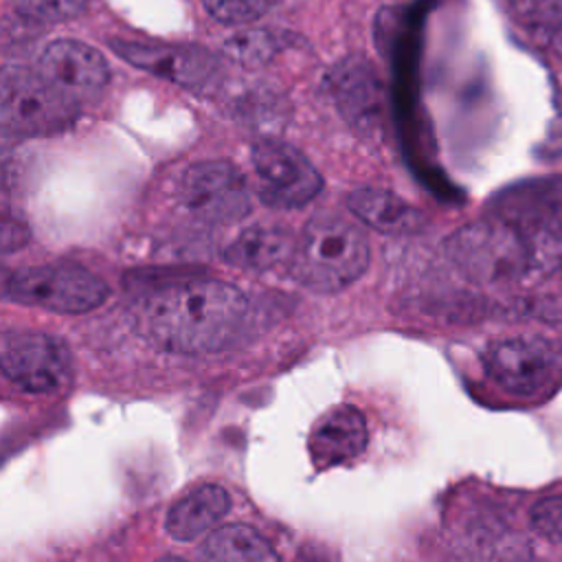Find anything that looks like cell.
<instances>
[{"label":"cell","mask_w":562,"mask_h":562,"mask_svg":"<svg viewBox=\"0 0 562 562\" xmlns=\"http://www.w3.org/2000/svg\"><path fill=\"white\" fill-rule=\"evenodd\" d=\"M11 301L42 307L57 314H81L99 307L108 294V283L92 270L77 263H44L20 268L4 281Z\"/></svg>","instance_id":"4"},{"label":"cell","mask_w":562,"mask_h":562,"mask_svg":"<svg viewBox=\"0 0 562 562\" xmlns=\"http://www.w3.org/2000/svg\"><path fill=\"white\" fill-rule=\"evenodd\" d=\"M200 553L209 560L226 562H270L279 558L272 544L257 529L239 522L211 531Z\"/></svg>","instance_id":"17"},{"label":"cell","mask_w":562,"mask_h":562,"mask_svg":"<svg viewBox=\"0 0 562 562\" xmlns=\"http://www.w3.org/2000/svg\"><path fill=\"white\" fill-rule=\"evenodd\" d=\"M367 439L364 415L351 404L334 406L321 415L310 430L307 448L312 463L316 470L349 463L364 452Z\"/></svg>","instance_id":"13"},{"label":"cell","mask_w":562,"mask_h":562,"mask_svg":"<svg viewBox=\"0 0 562 562\" xmlns=\"http://www.w3.org/2000/svg\"><path fill=\"white\" fill-rule=\"evenodd\" d=\"M283 46V37L270 31H246L226 42V53L241 64L268 61Z\"/></svg>","instance_id":"20"},{"label":"cell","mask_w":562,"mask_h":562,"mask_svg":"<svg viewBox=\"0 0 562 562\" xmlns=\"http://www.w3.org/2000/svg\"><path fill=\"white\" fill-rule=\"evenodd\" d=\"M516 22L536 40L562 42V0H507Z\"/></svg>","instance_id":"18"},{"label":"cell","mask_w":562,"mask_h":562,"mask_svg":"<svg viewBox=\"0 0 562 562\" xmlns=\"http://www.w3.org/2000/svg\"><path fill=\"white\" fill-rule=\"evenodd\" d=\"M180 202L206 224H233L250 209L241 171L226 160H202L180 180Z\"/></svg>","instance_id":"9"},{"label":"cell","mask_w":562,"mask_h":562,"mask_svg":"<svg viewBox=\"0 0 562 562\" xmlns=\"http://www.w3.org/2000/svg\"><path fill=\"white\" fill-rule=\"evenodd\" d=\"M252 167L261 200L274 209L305 206L323 189L318 169L283 140H259L252 147Z\"/></svg>","instance_id":"8"},{"label":"cell","mask_w":562,"mask_h":562,"mask_svg":"<svg viewBox=\"0 0 562 562\" xmlns=\"http://www.w3.org/2000/svg\"><path fill=\"white\" fill-rule=\"evenodd\" d=\"M448 255L476 283L531 281V248L520 224L507 217L463 226L448 239Z\"/></svg>","instance_id":"3"},{"label":"cell","mask_w":562,"mask_h":562,"mask_svg":"<svg viewBox=\"0 0 562 562\" xmlns=\"http://www.w3.org/2000/svg\"><path fill=\"white\" fill-rule=\"evenodd\" d=\"M116 55L132 66L169 79L182 88H206L220 75V61L202 46L189 44H147V42H119L110 44Z\"/></svg>","instance_id":"10"},{"label":"cell","mask_w":562,"mask_h":562,"mask_svg":"<svg viewBox=\"0 0 562 562\" xmlns=\"http://www.w3.org/2000/svg\"><path fill=\"white\" fill-rule=\"evenodd\" d=\"M296 241H292L288 231H281L277 226H252L241 231L222 252L224 261L250 270V272H263L281 261H290L294 252Z\"/></svg>","instance_id":"16"},{"label":"cell","mask_w":562,"mask_h":562,"mask_svg":"<svg viewBox=\"0 0 562 562\" xmlns=\"http://www.w3.org/2000/svg\"><path fill=\"white\" fill-rule=\"evenodd\" d=\"M57 92L77 105L99 94L110 79L105 57L79 40H55L37 59L35 68Z\"/></svg>","instance_id":"11"},{"label":"cell","mask_w":562,"mask_h":562,"mask_svg":"<svg viewBox=\"0 0 562 562\" xmlns=\"http://www.w3.org/2000/svg\"><path fill=\"white\" fill-rule=\"evenodd\" d=\"M531 527L547 540L562 544V496L540 498L531 507Z\"/></svg>","instance_id":"22"},{"label":"cell","mask_w":562,"mask_h":562,"mask_svg":"<svg viewBox=\"0 0 562 562\" xmlns=\"http://www.w3.org/2000/svg\"><path fill=\"white\" fill-rule=\"evenodd\" d=\"M248 316L246 296L220 279H180L162 285L147 305L154 340L178 353H213L228 347Z\"/></svg>","instance_id":"1"},{"label":"cell","mask_w":562,"mask_h":562,"mask_svg":"<svg viewBox=\"0 0 562 562\" xmlns=\"http://www.w3.org/2000/svg\"><path fill=\"white\" fill-rule=\"evenodd\" d=\"M329 92L345 121L362 136H375L384 123V88L373 66L351 55L329 72Z\"/></svg>","instance_id":"12"},{"label":"cell","mask_w":562,"mask_h":562,"mask_svg":"<svg viewBox=\"0 0 562 562\" xmlns=\"http://www.w3.org/2000/svg\"><path fill=\"white\" fill-rule=\"evenodd\" d=\"M228 509L231 496L224 487L200 485L171 505L165 527L176 540H193L217 527Z\"/></svg>","instance_id":"14"},{"label":"cell","mask_w":562,"mask_h":562,"mask_svg":"<svg viewBox=\"0 0 562 562\" xmlns=\"http://www.w3.org/2000/svg\"><path fill=\"white\" fill-rule=\"evenodd\" d=\"M77 103L57 92L37 70L11 66L2 72L0 119L7 136L55 134L72 123Z\"/></svg>","instance_id":"5"},{"label":"cell","mask_w":562,"mask_h":562,"mask_svg":"<svg viewBox=\"0 0 562 562\" xmlns=\"http://www.w3.org/2000/svg\"><path fill=\"white\" fill-rule=\"evenodd\" d=\"M364 233L342 215H314L301 231L292 259V277L314 292H338L369 266Z\"/></svg>","instance_id":"2"},{"label":"cell","mask_w":562,"mask_h":562,"mask_svg":"<svg viewBox=\"0 0 562 562\" xmlns=\"http://www.w3.org/2000/svg\"><path fill=\"white\" fill-rule=\"evenodd\" d=\"M347 206L362 224L389 235H408L424 224V217L415 206L386 189H356L349 193Z\"/></svg>","instance_id":"15"},{"label":"cell","mask_w":562,"mask_h":562,"mask_svg":"<svg viewBox=\"0 0 562 562\" xmlns=\"http://www.w3.org/2000/svg\"><path fill=\"white\" fill-rule=\"evenodd\" d=\"M274 0H202L204 9L224 24H250L259 20Z\"/></svg>","instance_id":"21"},{"label":"cell","mask_w":562,"mask_h":562,"mask_svg":"<svg viewBox=\"0 0 562 562\" xmlns=\"http://www.w3.org/2000/svg\"><path fill=\"white\" fill-rule=\"evenodd\" d=\"M2 371L26 393H50L70 380L66 345L44 331L11 329L2 336Z\"/></svg>","instance_id":"7"},{"label":"cell","mask_w":562,"mask_h":562,"mask_svg":"<svg viewBox=\"0 0 562 562\" xmlns=\"http://www.w3.org/2000/svg\"><path fill=\"white\" fill-rule=\"evenodd\" d=\"M15 11L31 24H59L81 15L88 0H13Z\"/></svg>","instance_id":"19"},{"label":"cell","mask_w":562,"mask_h":562,"mask_svg":"<svg viewBox=\"0 0 562 562\" xmlns=\"http://www.w3.org/2000/svg\"><path fill=\"white\" fill-rule=\"evenodd\" d=\"M483 362L501 389L531 397L562 375V345L542 336L503 338L487 347Z\"/></svg>","instance_id":"6"}]
</instances>
